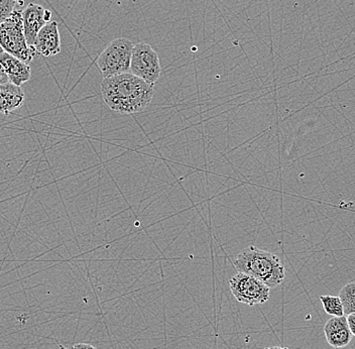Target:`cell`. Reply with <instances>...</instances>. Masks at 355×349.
<instances>
[{"mask_svg": "<svg viewBox=\"0 0 355 349\" xmlns=\"http://www.w3.org/2000/svg\"><path fill=\"white\" fill-rule=\"evenodd\" d=\"M230 289L239 303L248 306L263 304L270 297V289L259 280L243 273H236L230 279Z\"/></svg>", "mask_w": 355, "mask_h": 349, "instance_id": "6", "label": "cell"}, {"mask_svg": "<svg viewBox=\"0 0 355 349\" xmlns=\"http://www.w3.org/2000/svg\"><path fill=\"white\" fill-rule=\"evenodd\" d=\"M0 46L4 52L30 64L37 52L28 46L24 37L21 11L15 10L6 22L0 24Z\"/></svg>", "mask_w": 355, "mask_h": 349, "instance_id": "3", "label": "cell"}, {"mask_svg": "<svg viewBox=\"0 0 355 349\" xmlns=\"http://www.w3.org/2000/svg\"><path fill=\"white\" fill-rule=\"evenodd\" d=\"M0 64L3 66L10 83L19 87L32 77V69L28 64L24 63L8 53L4 52L0 55Z\"/></svg>", "mask_w": 355, "mask_h": 349, "instance_id": "10", "label": "cell"}, {"mask_svg": "<svg viewBox=\"0 0 355 349\" xmlns=\"http://www.w3.org/2000/svg\"><path fill=\"white\" fill-rule=\"evenodd\" d=\"M327 343L333 348H346L352 342V335L345 316L332 317L324 326Z\"/></svg>", "mask_w": 355, "mask_h": 349, "instance_id": "9", "label": "cell"}, {"mask_svg": "<svg viewBox=\"0 0 355 349\" xmlns=\"http://www.w3.org/2000/svg\"><path fill=\"white\" fill-rule=\"evenodd\" d=\"M2 53H4V51L3 49H2L1 46H0V55H1Z\"/></svg>", "mask_w": 355, "mask_h": 349, "instance_id": "19", "label": "cell"}, {"mask_svg": "<svg viewBox=\"0 0 355 349\" xmlns=\"http://www.w3.org/2000/svg\"><path fill=\"white\" fill-rule=\"evenodd\" d=\"M338 297L343 302L344 315L355 313V282L345 284L339 292Z\"/></svg>", "mask_w": 355, "mask_h": 349, "instance_id": "13", "label": "cell"}, {"mask_svg": "<svg viewBox=\"0 0 355 349\" xmlns=\"http://www.w3.org/2000/svg\"><path fill=\"white\" fill-rule=\"evenodd\" d=\"M320 301L326 314L333 317L344 316L343 302L338 296H320Z\"/></svg>", "mask_w": 355, "mask_h": 349, "instance_id": "12", "label": "cell"}, {"mask_svg": "<svg viewBox=\"0 0 355 349\" xmlns=\"http://www.w3.org/2000/svg\"><path fill=\"white\" fill-rule=\"evenodd\" d=\"M24 92L19 86L8 83L0 85V113L8 114L24 104Z\"/></svg>", "mask_w": 355, "mask_h": 349, "instance_id": "11", "label": "cell"}, {"mask_svg": "<svg viewBox=\"0 0 355 349\" xmlns=\"http://www.w3.org/2000/svg\"><path fill=\"white\" fill-rule=\"evenodd\" d=\"M59 349H67V348H64V346H61V344H59Z\"/></svg>", "mask_w": 355, "mask_h": 349, "instance_id": "20", "label": "cell"}, {"mask_svg": "<svg viewBox=\"0 0 355 349\" xmlns=\"http://www.w3.org/2000/svg\"><path fill=\"white\" fill-rule=\"evenodd\" d=\"M265 349H288V348H282V346H272V348H266Z\"/></svg>", "mask_w": 355, "mask_h": 349, "instance_id": "18", "label": "cell"}, {"mask_svg": "<svg viewBox=\"0 0 355 349\" xmlns=\"http://www.w3.org/2000/svg\"><path fill=\"white\" fill-rule=\"evenodd\" d=\"M130 73L154 85L161 77L162 66L159 56L152 46L139 43L133 46Z\"/></svg>", "mask_w": 355, "mask_h": 349, "instance_id": "5", "label": "cell"}, {"mask_svg": "<svg viewBox=\"0 0 355 349\" xmlns=\"http://www.w3.org/2000/svg\"><path fill=\"white\" fill-rule=\"evenodd\" d=\"M72 349H97L95 346L89 343H77L73 346Z\"/></svg>", "mask_w": 355, "mask_h": 349, "instance_id": "17", "label": "cell"}, {"mask_svg": "<svg viewBox=\"0 0 355 349\" xmlns=\"http://www.w3.org/2000/svg\"><path fill=\"white\" fill-rule=\"evenodd\" d=\"M37 55L53 57L61 53V37L57 22H50L40 31L33 44Z\"/></svg>", "mask_w": 355, "mask_h": 349, "instance_id": "8", "label": "cell"}, {"mask_svg": "<svg viewBox=\"0 0 355 349\" xmlns=\"http://www.w3.org/2000/svg\"><path fill=\"white\" fill-rule=\"evenodd\" d=\"M135 44L124 37L113 40L99 55L97 66L103 78L130 72Z\"/></svg>", "mask_w": 355, "mask_h": 349, "instance_id": "4", "label": "cell"}, {"mask_svg": "<svg viewBox=\"0 0 355 349\" xmlns=\"http://www.w3.org/2000/svg\"><path fill=\"white\" fill-rule=\"evenodd\" d=\"M101 93L104 102L111 110L121 114H135L150 105L155 87L128 72L104 78Z\"/></svg>", "mask_w": 355, "mask_h": 349, "instance_id": "1", "label": "cell"}, {"mask_svg": "<svg viewBox=\"0 0 355 349\" xmlns=\"http://www.w3.org/2000/svg\"><path fill=\"white\" fill-rule=\"evenodd\" d=\"M348 326H349L350 331H352V335L355 337V313H352V314H348L347 317Z\"/></svg>", "mask_w": 355, "mask_h": 349, "instance_id": "15", "label": "cell"}, {"mask_svg": "<svg viewBox=\"0 0 355 349\" xmlns=\"http://www.w3.org/2000/svg\"><path fill=\"white\" fill-rule=\"evenodd\" d=\"M10 82L8 74H6V70H4L3 66L0 64V85L2 84H6Z\"/></svg>", "mask_w": 355, "mask_h": 349, "instance_id": "16", "label": "cell"}, {"mask_svg": "<svg viewBox=\"0 0 355 349\" xmlns=\"http://www.w3.org/2000/svg\"><path fill=\"white\" fill-rule=\"evenodd\" d=\"M22 4V0H0V24L10 17L11 13L17 10V4Z\"/></svg>", "mask_w": 355, "mask_h": 349, "instance_id": "14", "label": "cell"}, {"mask_svg": "<svg viewBox=\"0 0 355 349\" xmlns=\"http://www.w3.org/2000/svg\"><path fill=\"white\" fill-rule=\"evenodd\" d=\"M21 15L26 43L33 46L40 31L52 22V12L39 4L30 3L21 11Z\"/></svg>", "mask_w": 355, "mask_h": 349, "instance_id": "7", "label": "cell"}, {"mask_svg": "<svg viewBox=\"0 0 355 349\" xmlns=\"http://www.w3.org/2000/svg\"><path fill=\"white\" fill-rule=\"evenodd\" d=\"M237 273L252 275L268 288L279 286L285 280V266L275 253L255 246L244 248L233 259Z\"/></svg>", "mask_w": 355, "mask_h": 349, "instance_id": "2", "label": "cell"}]
</instances>
